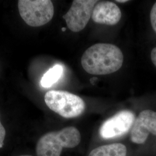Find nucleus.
<instances>
[{
    "label": "nucleus",
    "mask_w": 156,
    "mask_h": 156,
    "mask_svg": "<svg viewBox=\"0 0 156 156\" xmlns=\"http://www.w3.org/2000/svg\"><path fill=\"white\" fill-rule=\"evenodd\" d=\"M30 156V155H22V156Z\"/></svg>",
    "instance_id": "16"
},
{
    "label": "nucleus",
    "mask_w": 156,
    "mask_h": 156,
    "mask_svg": "<svg viewBox=\"0 0 156 156\" xmlns=\"http://www.w3.org/2000/svg\"><path fill=\"white\" fill-rule=\"evenodd\" d=\"M80 140L78 129L68 127L41 136L37 144L36 153L37 156H60L63 148H73Z\"/></svg>",
    "instance_id": "2"
},
{
    "label": "nucleus",
    "mask_w": 156,
    "mask_h": 156,
    "mask_svg": "<svg viewBox=\"0 0 156 156\" xmlns=\"http://www.w3.org/2000/svg\"><path fill=\"white\" fill-rule=\"evenodd\" d=\"M97 0H74L69 11L63 16L68 28L77 33L86 27L91 17Z\"/></svg>",
    "instance_id": "5"
},
{
    "label": "nucleus",
    "mask_w": 156,
    "mask_h": 156,
    "mask_svg": "<svg viewBox=\"0 0 156 156\" xmlns=\"http://www.w3.org/2000/svg\"><path fill=\"white\" fill-rule=\"evenodd\" d=\"M127 148L122 144H113L98 147L89 156H126Z\"/></svg>",
    "instance_id": "9"
},
{
    "label": "nucleus",
    "mask_w": 156,
    "mask_h": 156,
    "mask_svg": "<svg viewBox=\"0 0 156 156\" xmlns=\"http://www.w3.org/2000/svg\"><path fill=\"white\" fill-rule=\"evenodd\" d=\"M127 0H117L116 2H120V3H124V2H127Z\"/></svg>",
    "instance_id": "14"
},
{
    "label": "nucleus",
    "mask_w": 156,
    "mask_h": 156,
    "mask_svg": "<svg viewBox=\"0 0 156 156\" xmlns=\"http://www.w3.org/2000/svg\"><path fill=\"white\" fill-rule=\"evenodd\" d=\"M63 72L64 68L62 65L56 64L44 75L41 80V86L45 88L50 87L61 78Z\"/></svg>",
    "instance_id": "10"
},
{
    "label": "nucleus",
    "mask_w": 156,
    "mask_h": 156,
    "mask_svg": "<svg viewBox=\"0 0 156 156\" xmlns=\"http://www.w3.org/2000/svg\"><path fill=\"white\" fill-rule=\"evenodd\" d=\"M62 31H64L66 30V28H62Z\"/></svg>",
    "instance_id": "15"
},
{
    "label": "nucleus",
    "mask_w": 156,
    "mask_h": 156,
    "mask_svg": "<svg viewBox=\"0 0 156 156\" xmlns=\"http://www.w3.org/2000/svg\"><path fill=\"white\" fill-rule=\"evenodd\" d=\"M151 133L156 135V112L147 109L141 112L135 119L131 140L135 144H143Z\"/></svg>",
    "instance_id": "7"
},
{
    "label": "nucleus",
    "mask_w": 156,
    "mask_h": 156,
    "mask_svg": "<svg viewBox=\"0 0 156 156\" xmlns=\"http://www.w3.org/2000/svg\"><path fill=\"white\" fill-rule=\"evenodd\" d=\"M121 50L111 44H97L84 52L81 58L84 69L90 74L108 75L117 71L123 65Z\"/></svg>",
    "instance_id": "1"
},
{
    "label": "nucleus",
    "mask_w": 156,
    "mask_h": 156,
    "mask_svg": "<svg viewBox=\"0 0 156 156\" xmlns=\"http://www.w3.org/2000/svg\"><path fill=\"white\" fill-rule=\"evenodd\" d=\"M5 129L0 120V148H2L4 146V142L5 138Z\"/></svg>",
    "instance_id": "12"
},
{
    "label": "nucleus",
    "mask_w": 156,
    "mask_h": 156,
    "mask_svg": "<svg viewBox=\"0 0 156 156\" xmlns=\"http://www.w3.org/2000/svg\"><path fill=\"white\" fill-rule=\"evenodd\" d=\"M151 59L153 64L156 67V48H154L151 52Z\"/></svg>",
    "instance_id": "13"
},
{
    "label": "nucleus",
    "mask_w": 156,
    "mask_h": 156,
    "mask_svg": "<svg viewBox=\"0 0 156 156\" xmlns=\"http://www.w3.org/2000/svg\"><path fill=\"white\" fill-rule=\"evenodd\" d=\"M45 102L51 111L67 119L78 117L85 110V103L80 97L65 91H48Z\"/></svg>",
    "instance_id": "3"
},
{
    "label": "nucleus",
    "mask_w": 156,
    "mask_h": 156,
    "mask_svg": "<svg viewBox=\"0 0 156 156\" xmlns=\"http://www.w3.org/2000/svg\"><path fill=\"white\" fill-rule=\"evenodd\" d=\"M122 17V12L118 6L110 1H101L94 7L91 18L95 23L114 26Z\"/></svg>",
    "instance_id": "8"
},
{
    "label": "nucleus",
    "mask_w": 156,
    "mask_h": 156,
    "mask_svg": "<svg viewBox=\"0 0 156 156\" xmlns=\"http://www.w3.org/2000/svg\"><path fill=\"white\" fill-rule=\"evenodd\" d=\"M135 117L129 111L119 112L106 120L100 129L101 136L104 139H113L127 134L134 124Z\"/></svg>",
    "instance_id": "6"
},
{
    "label": "nucleus",
    "mask_w": 156,
    "mask_h": 156,
    "mask_svg": "<svg viewBox=\"0 0 156 156\" xmlns=\"http://www.w3.org/2000/svg\"><path fill=\"white\" fill-rule=\"evenodd\" d=\"M18 9L24 22L34 27L48 23L54 15V6L50 0H19Z\"/></svg>",
    "instance_id": "4"
},
{
    "label": "nucleus",
    "mask_w": 156,
    "mask_h": 156,
    "mask_svg": "<svg viewBox=\"0 0 156 156\" xmlns=\"http://www.w3.org/2000/svg\"><path fill=\"white\" fill-rule=\"evenodd\" d=\"M150 18L152 28L156 33V2L151 9Z\"/></svg>",
    "instance_id": "11"
}]
</instances>
